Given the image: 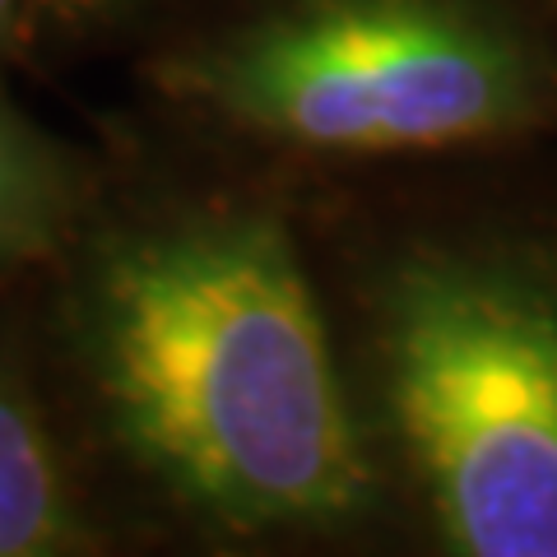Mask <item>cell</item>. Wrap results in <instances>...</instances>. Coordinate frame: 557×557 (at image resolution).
Returning a JSON list of instances; mask_svg holds the SVG:
<instances>
[{
    "instance_id": "6da1fadb",
    "label": "cell",
    "mask_w": 557,
    "mask_h": 557,
    "mask_svg": "<svg viewBox=\"0 0 557 557\" xmlns=\"http://www.w3.org/2000/svg\"><path fill=\"white\" fill-rule=\"evenodd\" d=\"M70 335L112 442L186 511L237 534L325 530L372 465L288 228L177 214L89 256Z\"/></svg>"
},
{
    "instance_id": "7a4b0ae2",
    "label": "cell",
    "mask_w": 557,
    "mask_h": 557,
    "mask_svg": "<svg viewBox=\"0 0 557 557\" xmlns=\"http://www.w3.org/2000/svg\"><path fill=\"white\" fill-rule=\"evenodd\" d=\"M381 368L432 520L465 557H557V278L423 251L381 284Z\"/></svg>"
},
{
    "instance_id": "3957f363",
    "label": "cell",
    "mask_w": 557,
    "mask_h": 557,
    "mask_svg": "<svg viewBox=\"0 0 557 557\" xmlns=\"http://www.w3.org/2000/svg\"><path fill=\"white\" fill-rule=\"evenodd\" d=\"M168 89L251 135L405 153L530 126L548 75L539 51L474 0H284L177 51Z\"/></svg>"
},
{
    "instance_id": "277c9868",
    "label": "cell",
    "mask_w": 557,
    "mask_h": 557,
    "mask_svg": "<svg viewBox=\"0 0 557 557\" xmlns=\"http://www.w3.org/2000/svg\"><path fill=\"white\" fill-rule=\"evenodd\" d=\"M89 544L47 418L0 362V557H61Z\"/></svg>"
},
{
    "instance_id": "5b68a950",
    "label": "cell",
    "mask_w": 557,
    "mask_h": 557,
    "mask_svg": "<svg viewBox=\"0 0 557 557\" xmlns=\"http://www.w3.org/2000/svg\"><path fill=\"white\" fill-rule=\"evenodd\" d=\"M75 168L0 84V270L24 265L75 219Z\"/></svg>"
},
{
    "instance_id": "8992f818",
    "label": "cell",
    "mask_w": 557,
    "mask_h": 557,
    "mask_svg": "<svg viewBox=\"0 0 557 557\" xmlns=\"http://www.w3.org/2000/svg\"><path fill=\"white\" fill-rule=\"evenodd\" d=\"M131 0H38V10L51 14L61 24H94V20H112L116 10H126Z\"/></svg>"
},
{
    "instance_id": "52a82bcc",
    "label": "cell",
    "mask_w": 557,
    "mask_h": 557,
    "mask_svg": "<svg viewBox=\"0 0 557 557\" xmlns=\"http://www.w3.org/2000/svg\"><path fill=\"white\" fill-rule=\"evenodd\" d=\"M28 10H38V0H0V47L20 33V24L28 20Z\"/></svg>"
}]
</instances>
